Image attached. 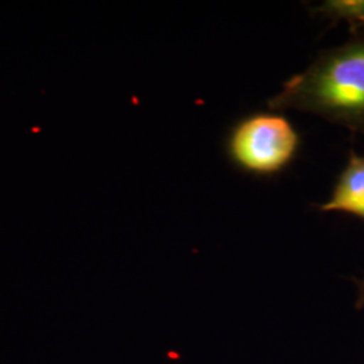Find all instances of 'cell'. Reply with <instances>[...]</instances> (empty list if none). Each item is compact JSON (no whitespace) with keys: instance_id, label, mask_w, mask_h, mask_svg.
<instances>
[{"instance_id":"cell-1","label":"cell","mask_w":364,"mask_h":364,"mask_svg":"<svg viewBox=\"0 0 364 364\" xmlns=\"http://www.w3.org/2000/svg\"><path fill=\"white\" fill-rule=\"evenodd\" d=\"M350 33L346 43L320 53L285 81L269 108L309 112L364 135V28Z\"/></svg>"},{"instance_id":"cell-2","label":"cell","mask_w":364,"mask_h":364,"mask_svg":"<svg viewBox=\"0 0 364 364\" xmlns=\"http://www.w3.org/2000/svg\"><path fill=\"white\" fill-rule=\"evenodd\" d=\"M299 146V131L284 114L260 111L242 117L231 129L227 154L248 174L272 177L296 159Z\"/></svg>"},{"instance_id":"cell-3","label":"cell","mask_w":364,"mask_h":364,"mask_svg":"<svg viewBox=\"0 0 364 364\" xmlns=\"http://www.w3.org/2000/svg\"><path fill=\"white\" fill-rule=\"evenodd\" d=\"M320 212H338L364 221V156L350 150L326 203L316 205Z\"/></svg>"},{"instance_id":"cell-4","label":"cell","mask_w":364,"mask_h":364,"mask_svg":"<svg viewBox=\"0 0 364 364\" xmlns=\"http://www.w3.org/2000/svg\"><path fill=\"white\" fill-rule=\"evenodd\" d=\"M314 13L333 22H347L350 31L364 28V0H328L314 9Z\"/></svg>"},{"instance_id":"cell-5","label":"cell","mask_w":364,"mask_h":364,"mask_svg":"<svg viewBox=\"0 0 364 364\" xmlns=\"http://www.w3.org/2000/svg\"><path fill=\"white\" fill-rule=\"evenodd\" d=\"M353 284L356 285V301H355V308L358 311L364 309V278L362 279H352Z\"/></svg>"}]
</instances>
